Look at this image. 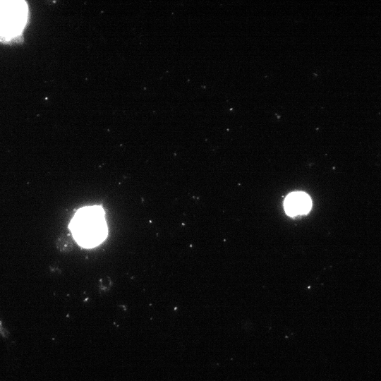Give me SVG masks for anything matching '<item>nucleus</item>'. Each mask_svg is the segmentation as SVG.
<instances>
[{
	"mask_svg": "<svg viewBox=\"0 0 381 381\" xmlns=\"http://www.w3.org/2000/svg\"><path fill=\"white\" fill-rule=\"evenodd\" d=\"M311 207L309 196L303 192H294L287 195L284 201V209L289 216L307 213Z\"/></svg>",
	"mask_w": 381,
	"mask_h": 381,
	"instance_id": "obj_2",
	"label": "nucleus"
},
{
	"mask_svg": "<svg viewBox=\"0 0 381 381\" xmlns=\"http://www.w3.org/2000/svg\"><path fill=\"white\" fill-rule=\"evenodd\" d=\"M71 230L77 242L84 247H93L107 236L104 212L101 207L80 209L71 222Z\"/></svg>",
	"mask_w": 381,
	"mask_h": 381,
	"instance_id": "obj_1",
	"label": "nucleus"
}]
</instances>
